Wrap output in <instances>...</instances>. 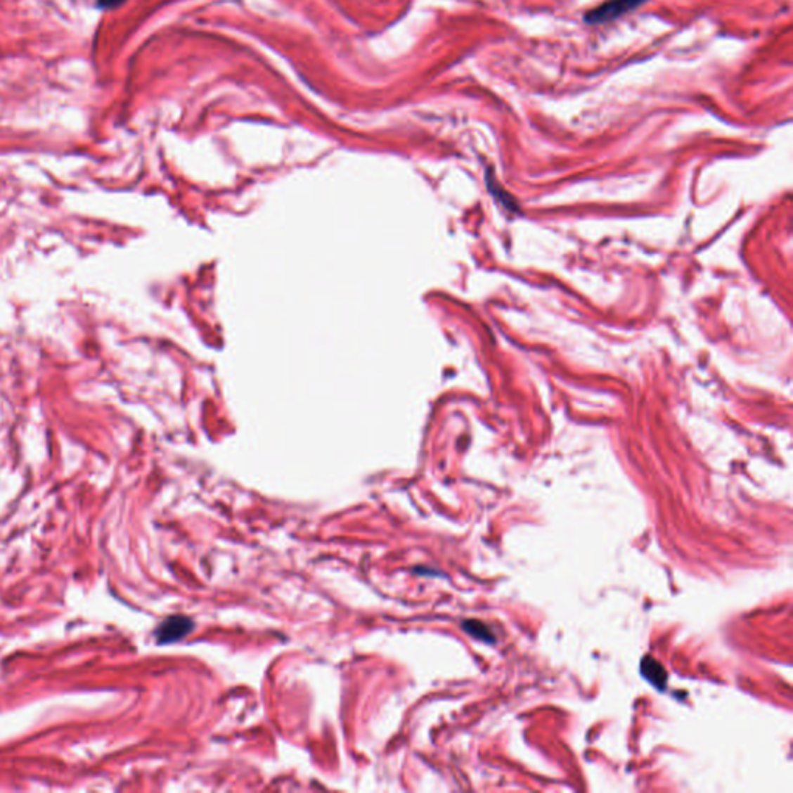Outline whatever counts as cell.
Listing matches in <instances>:
<instances>
[{
  "label": "cell",
  "instance_id": "277c9868",
  "mask_svg": "<svg viewBox=\"0 0 793 793\" xmlns=\"http://www.w3.org/2000/svg\"><path fill=\"white\" fill-rule=\"evenodd\" d=\"M463 629L468 632L470 636H472L477 640H482V642H488V643H493L494 642V636L491 634V631L488 629L486 624L476 621V620H468L463 623Z\"/></svg>",
  "mask_w": 793,
  "mask_h": 793
},
{
  "label": "cell",
  "instance_id": "6da1fadb",
  "mask_svg": "<svg viewBox=\"0 0 793 793\" xmlns=\"http://www.w3.org/2000/svg\"><path fill=\"white\" fill-rule=\"evenodd\" d=\"M646 2L647 0H607V2L601 4L597 8L587 13L584 20L589 25L606 24V22L617 20L624 16V14L637 10L638 6H642Z\"/></svg>",
  "mask_w": 793,
  "mask_h": 793
},
{
  "label": "cell",
  "instance_id": "3957f363",
  "mask_svg": "<svg viewBox=\"0 0 793 793\" xmlns=\"http://www.w3.org/2000/svg\"><path fill=\"white\" fill-rule=\"evenodd\" d=\"M642 674L659 690H663L666 685V673L659 662L651 657H646L642 662Z\"/></svg>",
  "mask_w": 793,
  "mask_h": 793
},
{
  "label": "cell",
  "instance_id": "7a4b0ae2",
  "mask_svg": "<svg viewBox=\"0 0 793 793\" xmlns=\"http://www.w3.org/2000/svg\"><path fill=\"white\" fill-rule=\"evenodd\" d=\"M194 628V623L188 617L174 615L166 619L155 631L158 645H169L185 638Z\"/></svg>",
  "mask_w": 793,
  "mask_h": 793
},
{
  "label": "cell",
  "instance_id": "5b68a950",
  "mask_svg": "<svg viewBox=\"0 0 793 793\" xmlns=\"http://www.w3.org/2000/svg\"><path fill=\"white\" fill-rule=\"evenodd\" d=\"M124 0H98V4L103 6V8H115L120 4H123Z\"/></svg>",
  "mask_w": 793,
  "mask_h": 793
}]
</instances>
